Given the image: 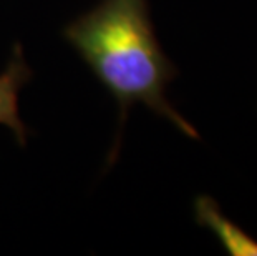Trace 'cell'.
<instances>
[{
    "mask_svg": "<svg viewBox=\"0 0 257 256\" xmlns=\"http://www.w3.org/2000/svg\"><path fill=\"white\" fill-rule=\"evenodd\" d=\"M63 37L118 102L121 125L128 108L141 103L199 140L198 130L166 97L178 70L158 42L148 0H101L70 22Z\"/></svg>",
    "mask_w": 257,
    "mask_h": 256,
    "instance_id": "6da1fadb",
    "label": "cell"
},
{
    "mask_svg": "<svg viewBox=\"0 0 257 256\" xmlns=\"http://www.w3.org/2000/svg\"><path fill=\"white\" fill-rule=\"evenodd\" d=\"M196 221L219 238L226 251L232 256H257V239L244 231L221 211L219 205L207 195L194 200Z\"/></svg>",
    "mask_w": 257,
    "mask_h": 256,
    "instance_id": "7a4b0ae2",
    "label": "cell"
},
{
    "mask_svg": "<svg viewBox=\"0 0 257 256\" xmlns=\"http://www.w3.org/2000/svg\"><path fill=\"white\" fill-rule=\"evenodd\" d=\"M30 75L32 72L27 67L20 45H15L7 68L0 73V123L12 130L20 145L25 143L27 128L19 115V94Z\"/></svg>",
    "mask_w": 257,
    "mask_h": 256,
    "instance_id": "3957f363",
    "label": "cell"
}]
</instances>
